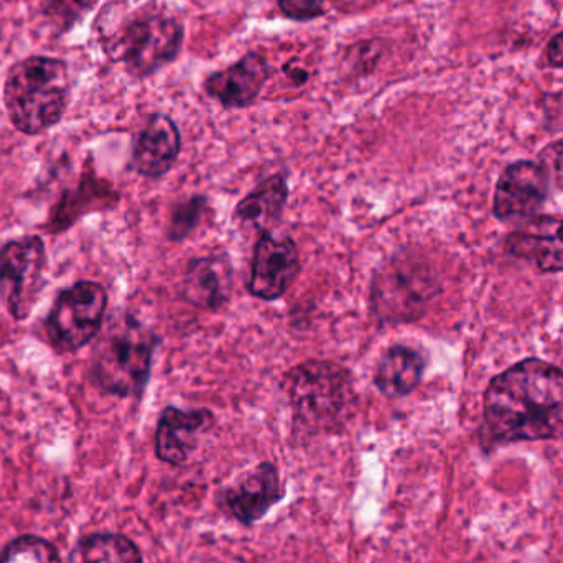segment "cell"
Returning a JSON list of instances; mask_svg holds the SVG:
<instances>
[{
    "label": "cell",
    "mask_w": 563,
    "mask_h": 563,
    "mask_svg": "<svg viewBox=\"0 0 563 563\" xmlns=\"http://www.w3.org/2000/svg\"><path fill=\"white\" fill-rule=\"evenodd\" d=\"M486 432L499 443L563 440V371L548 361H521L485 393Z\"/></svg>",
    "instance_id": "cell-1"
},
{
    "label": "cell",
    "mask_w": 563,
    "mask_h": 563,
    "mask_svg": "<svg viewBox=\"0 0 563 563\" xmlns=\"http://www.w3.org/2000/svg\"><path fill=\"white\" fill-rule=\"evenodd\" d=\"M102 53L135 79L151 78L177 62L185 43V23L155 2L142 3L112 26L99 25Z\"/></svg>",
    "instance_id": "cell-2"
},
{
    "label": "cell",
    "mask_w": 563,
    "mask_h": 563,
    "mask_svg": "<svg viewBox=\"0 0 563 563\" xmlns=\"http://www.w3.org/2000/svg\"><path fill=\"white\" fill-rule=\"evenodd\" d=\"M294 429L301 435L336 433L357 409V394L350 371L330 360H308L285 374Z\"/></svg>",
    "instance_id": "cell-3"
},
{
    "label": "cell",
    "mask_w": 563,
    "mask_h": 563,
    "mask_svg": "<svg viewBox=\"0 0 563 563\" xmlns=\"http://www.w3.org/2000/svg\"><path fill=\"white\" fill-rule=\"evenodd\" d=\"M71 89L65 59L26 56L7 69L3 106L16 131L38 135L63 121L71 102Z\"/></svg>",
    "instance_id": "cell-4"
},
{
    "label": "cell",
    "mask_w": 563,
    "mask_h": 563,
    "mask_svg": "<svg viewBox=\"0 0 563 563\" xmlns=\"http://www.w3.org/2000/svg\"><path fill=\"white\" fill-rule=\"evenodd\" d=\"M158 343L157 334L131 313L114 318L92 353L91 383L104 396L141 397Z\"/></svg>",
    "instance_id": "cell-5"
},
{
    "label": "cell",
    "mask_w": 563,
    "mask_h": 563,
    "mask_svg": "<svg viewBox=\"0 0 563 563\" xmlns=\"http://www.w3.org/2000/svg\"><path fill=\"white\" fill-rule=\"evenodd\" d=\"M439 294V282L422 261L394 256L376 271L371 284V305L384 323H413Z\"/></svg>",
    "instance_id": "cell-6"
},
{
    "label": "cell",
    "mask_w": 563,
    "mask_h": 563,
    "mask_svg": "<svg viewBox=\"0 0 563 563\" xmlns=\"http://www.w3.org/2000/svg\"><path fill=\"white\" fill-rule=\"evenodd\" d=\"M108 303L99 282L78 280L59 290L43 321L49 343L59 353H76L91 343L102 330Z\"/></svg>",
    "instance_id": "cell-7"
},
{
    "label": "cell",
    "mask_w": 563,
    "mask_h": 563,
    "mask_svg": "<svg viewBox=\"0 0 563 563\" xmlns=\"http://www.w3.org/2000/svg\"><path fill=\"white\" fill-rule=\"evenodd\" d=\"M46 266L45 243L36 234L0 246V300L13 320H26L32 313L46 284Z\"/></svg>",
    "instance_id": "cell-8"
},
{
    "label": "cell",
    "mask_w": 563,
    "mask_h": 563,
    "mask_svg": "<svg viewBox=\"0 0 563 563\" xmlns=\"http://www.w3.org/2000/svg\"><path fill=\"white\" fill-rule=\"evenodd\" d=\"M548 174L536 162L521 161L509 165L495 191L496 217L506 223H519L538 217L549 195Z\"/></svg>",
    "instance_id": "cell-9"
},
{
    "label": "cell",
    "mask_w": 563,
    "mask_h": 563,
    "mask_svg": "<svg viewBox=\"0 0 563 563\" xmlns=\"http://www.w3.org/2000/svg\"><path fill=\"white\" fill-rule=\"evenodd\" d=\"M300 269V253L294 240L266 231L254 247L247 288L261 300H277L295 284Z\"/></svg>",
    "instance_id": "cell-10"
},
{
    "label": "cell",
    "mask_w": 563,
    "mask_h": 563,
    "mask_svg": "<svg viewBox=\"0 0 563 563\" xmlns=\"http://www.w3.org/2000/svg\"><path fill=\"white\" fill-rule=\"evenodd\" d=\"M273 75V66L263 53L247 52L236 63L210 73L203 89L224 109H246L256 102Z\"/></svg>",
    "instance_id": "cell-11"
},
{
    "label": "cell",
    "mask_w": 563,
    "mask_h": 563,
    "mask_svg": "<svg viewBox=\"0 0 563 563\" xmlns=\"http://www.w3.org/2000/svg\"><path fill=\"white\" fill-rule=\"evenodd\" d=\"M506 250L541 273H563V218L534 217L506 238Z\"/></svg>",
    "instance_id": "cell-12"
},
{
    "label": "cell",
    "mask_w": 563,
    "mask_h": 563,
    "mask_svg": "<svg viewBox=\"0 0 563 563\" xmlns=\"http://www.w3.org/2000/svg\"><path fill=\"white\" fill-rule=\"evenodd\" d=\"M213 412L208 409L181 410L167 407L155 432V455L168 465H184L197 449L198 435L214 427Z\"/></svg>",
    "instance_id": "cell-13"
},
{
    "label": "cell",
    "mask_w": 563,
    "mask_h": 563,
    "mask_svg": "<svg viewBox=\"0 0 563 563\" xmlns=\"http://www.w3.org/2000/svg\"><path fill=\"white\" fill-rule=\"evenodd\" d=\"M181 135L170 115L155 112L139 134L132 151V165L145 178L165 177L180 155Z\"/></svg>",
    "instance_id": "cell-14"
},
{
    "label": "cell",
    "mask_w": 563,
    "mask_h": 563,
    "mask_svg": "<svg viewBox=\"0 0 563 563\" xmlns=\"http://www.w3.org/2000/svg\"><path fill=\"white\" fill-rule=\"evenodd\" d=\"M284 498L279 470L273 463H261L233 488L228 489L224 503L234 519L244 526L261 521Z\"/></svg>",
    "instance_id": "cell-15"
},
{
    "label": "cell",
    "mask_w": 563,
    "mask_h": 563,
    "mask_svg": "<svg viewBox=\"0 0 563 563\" xmlns=\"http://www.w3.org/2000/svg\"><path fill=\"white\" fill-rule=\"evenodd\" d=\"M233 287L234 271L227 257H195L185 271L181 297L200 310H218L228 303Z\"/></svg>",
    "instance_id": "cell-16"
},
{
    "label": "cell",
    "mask_w": 563,
    "mask_h": 563,
    "mask_svg": "<svg viewBox=\"0 0 563 563\" xmlns=\"http://www.w3.org/2000/svg\"><path fill=\"white\" fill-rule=\"evenodd\" d=\"M115 200L118 195L111 185L99 180L95 172L86 170L75 188L63 190L62 198L49 211L43 230L52 234L65 233L86 213L108 208L109 205H114Z\"/></svg>",
    "instance_id": "cell-17"
},
{
    "label": "cell",
    "mask_w": 563,
    "mask_h": 563,
    "mask_svg": "<svg viewBox=\"0 0 563 563\" xmlns=\"http://www.w3.org/2000/svg\"><path fill=\"white\" fill-rule=\"evenodd\" d=\"M426 357L420 351L404 344H394L380 356L374 371V384L387 399H399L422 383Z\"/></svg>",
    "instance_id": "cell-18"
},
{
    "label": "cell",
    "mask_w": 563,
    "mask_h": 563,
    "mask_svg": "<svg viewBox=\"0 0 563 563\" xmlns=\"http://www.w3.org/2000/svg\"><path fill=\"white\" fill-rule=\"evenodd\" d=\"M287 200V178L282 174L273 175L238 203L234 218L241 223L266 230L271 224L279 221Z\"/></svg>",
    "instance_id": "cell-19"
},
{
    "label": "cell",
    "mask_w": 563,
    "mask_h": 563,
    "mask_svg": "<svg viewBox=\"0 0 563 563\" xmlns=\"http://www.w3.org/2000/svg\"><path fill=\"white\" fill-rule=\"evenodd\" d=\"M66 563H144V559L125 536L96 532L76 542Z\"/></svg>",
    "instance_id": "cell-20"
},
{
    "label": "cell",
    "mask_w": 563,
    "mask_h": 563,
    "mask_svg": "<svg viewBox=\"0 0 563 563\" xmlns=\"http://www.w3.org/2000/svg\"><path fill=\"white\" fill-rule=\"evenodd\" d=\"M98 3L99 0H43L40 13L55 36H63L75 30Z\"/></svg>",
    "instance_id": "cell-21"
},
{
    "label": "cell",
    "mask_w": 563,
    "mask_h": 563,
    "mask_svg": "<svg viewBox=\"0 0 563 563\" xmlns=\"http://www.w3.org/2000/svg\"><path fill=\"white\" fill-rule=\"evenodd\" d=\"M0 563H63L58 549L38 536H20L5 545Z\"/></svg>",
    "instance_id": "cell-22"
},
{
    "label": "cell",
    "mask_w": 563,
    "mask_h": 563,
    "mask_svg": "<svg viewBox=\"0 0 563 563\" xmlns=\"http://www.w3.org/2000/svg\"><path fill=\"white\" fill-rule=\"evenodd\" d=\"M207 207V198L201 197V195L191 197L190 200L178 205L172 213L168 240L174 241V243H181V241L187 240L197 230Z\"/></svg>",
    "instance_id": "cell-23"
},
{
    "label": "cell",
    "mask_w": 563,
    "mask_h": 563,
    "mask_svg": "<svg viewBox=\"0 0 563 563\" xmlns=\"http://www.w3.org/2000/svg\"><path fill=\"white\" fill-rule=\"evenodd\" d=\"M336 2L340 0H277V7L285 19L307 23L327 15Z\"/></svg>",
    "instance_id": "cell-24"
},
{
    "label": "cell",
    "mask_w": 563,
    "mask_h": 563,
    "mask_svg": "<svg viewBox=\"0 0 563 563\" xmlns=\"http://www.w3.org/2000/svg\"><path fill=\"white\" fill-rule=\"evenodd\" d=\"M384 40H364V42L354 43L350 49H347L344 62L351 65V69L354 71H361L363 75H369L377 63H379L380 56H383Z\"/></svg>",
    "instance_id": "cell-25"
},
{
    "label": "cell",
    "mask_w": 563,
    "mask_h": 563,
    "mask_svg": "<svg viewBox=\"0 0 563 563\" xmlns=\"http://www.w3.org/2000/svg\"><path fill=\"white\" fill-rule=\"evenodd\" d=\"M539 165L548 174L549 184H554L563 191V139L551 142L539 154Z\"/></svg>",
    "instance_id": "cell-26"
},
{
    "label": "cell",
    "mask_w": 563,
    "mask_h": 563,
    "mask_svg": "<svg viewBox=\"0 0 563 563\" xmlns=\"http://www.w3.org/2000/svg\"><path fill=\"white\" fill-rule=\"evenodd\" d=\"M545 58L552 68L563 69V32L552 36L545 48Z\"/></svg>",
    "instance_id": "cell-27"
},
{
    "label": "cell",
    "mask_w": 563,
    "mask_h": 563,
    "mask_svg": "<svg viewBox=\"0 0 563 563\" xmlns=\"http://www.w3.org/2000/svg\"><path fill=\"white\" fill-rule=\"evenodd\" d=\"M282 71H284V75L287 76V78L290 79L297 88L307 85L308 79H310V75H308L307 69H305L303 66L297 65L294 59L285 63Z\"/></svg>",
    "instance_id": "cell-28"
}]
</instances>
